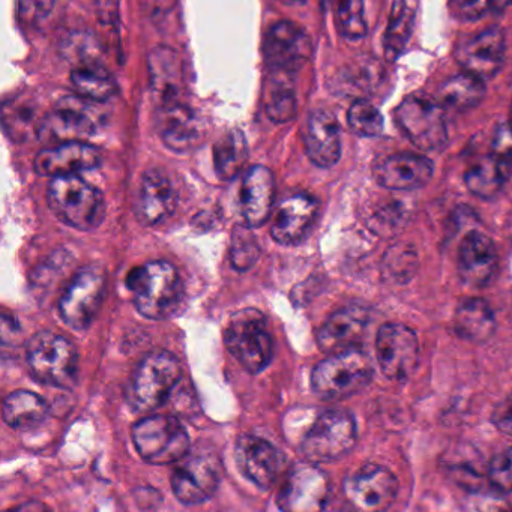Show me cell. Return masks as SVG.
<instances>
[{"label":"cell","mask_w":512,"mask_h":512,"mask_svg":"<svg viewBox=\"0 0 512 512\" xmlns=\"http://www.w3.org/2000/svg\"><path fill=\"white\" fill-rule=\"evenodd\" d=\"M418 0H394L389 14L383 50L389 62L397 61L409 44L415 28Z\"/></svg>","instance_id":"obj_31"},{"label":"cell","mask_w":512,"mask_h":512,"mask_svg":"<svg viewBox=\"0 0 512 512\" xmlns=\"http://www.w3.org/2000/svg\"><path fill=\"white\" fill-rule=\"evenodd\" d=\"M376 353L383 376L403 382L418 367V337L406 325L385 323L377 332Z\"/></svg>","instance_id":"obj_12"},{"label":"cell","mask_w":512,"mask_h":512,"mask_svg":"<svg viewBox=\"0 0 512 512\" xmlns=\"http://www.w3.org/2000/svg\"><path fill=\"white\" fill-rule=\"evenodd\" d=\"M335 23L338 32L346 40H362L367 35L364 0H337Z\"/></svg>","instance_id":"obj_39"},{"label":"cell","mask_w":512,"mask_h":512,"mask_svg":"<svg viewBox=\"0 0 512 512\" xmlns=\"http://www.w3.org/2000/svg\"><path fill=\"white\" fill-rule=\"evenodd\" d=\"M37 110L26 100H11L4 106V128L16 142H26L38 136Z\"/></svg>","instance_id":"obj_37"},{"label":"cell","mask_w":512,"mask_h":512,"mask_svg":"<svg viewBox=\"0 0 512 512\" xmlns=\"http://www.w3.org/2000/svg\"><path fill=\"white\" fill-rule=\"evenodd\" d=\"M499 257L496 245L481 232H470L464 236L458 250V275L472 287H484L497 274Z\"/></svg>","instance_id":"obj_23"},{"label":"cell","mask_w":512,"mask_h":512,"mask_svg":"<svg viewBox=\"0 0 512 512\" xmlns=\"http://www.w3.org/2000/svg\"><path fill=\"white\" fill-rule=\"evenodd\" d=\"M101 164V154L97 148L85 142H68L49 146L35 157L34 169L40 176L79 175L95 169Z\"/></svg>","instance_id":"obj_20"},{"label":"cell","mask_w":512,"mask_h":512,"mask_svg":"<svg viewBox=\"0 0 512 512\" xmlns=\"http://www.w3.org/2000/svg\"><path fill=\"white\" fill-rule=\"evenodd\" d=\"M260 247L257 239L251 233V227L241 226L233 230L232 245H230V262L239 272L248 271L259 259Z\"/></svg>","instance_id":"obj_41"},{"label":"cell","mask_w":512,"mask_h":512,"mask_svg":"<svg viewBox=\"0 0 512 512\" xmlns=\"http://www.w3.org/2000/svg\"><path fill=\"white\" fill-rule=\"evenodd\" d=\"M434 166L422 155H389L374 167V178L380 187L388 190L412 191L425 187L433 178Z\"/></svg>","instance_id":"obj_22"},{"label":"cell","mask_w":512,"mask_h":512,"mask_svg":"<svg viewBox=\"0 0 512 512\" xmlns=\"http://www.w3.org/2000/svg\"><path fill=\"white\" fill-rule=\"evenodd\" d=\"M220 485V464L211 455L184 458L173 470L172 490L184 505H199L214 496Z\"/></svg>","instance_id":"obj_15"},{"label":"cell","mask_w":512,"mask_h":512,"mask_svg":"<svg viewBox=\"0 0 512 512\" xmlns=\"http://www.w3.org/2000/svg\"><path fill=\"white\" fill-rule=\"evenodd\" d=\"M493 424L497 430L512 437V395L497 404L493 412Z\"/></svg>","instance_id":"obj_46"},{"label":"cell","mask_w":512,"mask_h":512,"mask_svg":"<svg viewBox=\"0 0 512 512\" xmlns=\"http://www.w3.org/2000/svg\"><path fill=\"white\" fill-rule=\"evenodd\" d=\"M275 202V179L271 170L254 166L247 170L239 190V214L245 226L257 229L266 224Z\"/></svg>","instance_id":"obj_21"},{"label":"cell","mask_w":512,"mask_h":512,"mask_svg":"<svg viewBox=\"0 0 512 512\" xmlns=\"http://www.w3.org/2000/svg\"><path fill=\"white\" fill-rule=\"evenodd\" d=\"M61 55L73 67L101 62L103 47L94 34L86 31L71 32L61 44Z\"/></svg>","instance_id":"obj_38"},{"label":"cell","mask_w":512,"mask_h":512,"mask_svg":"<svg viewBox=\"0 0 512 512\" xmlns=\"http://www.w3.org/2000/svg\"><path fill=\"white\" fill-rule=\"evenodd\" d=\"M494 158L511 169L512 166V127H502L494 137L493 152Z\"/></svg>","instance_id":"obj_45"},{"label":"cell","mask_w":512,"mask_h":512,"mask_svg":"<svg viewBox=\"0 0 512 512\" xmlns=\"http://www.w3.org/2000/svg\"><path fill=\"white\" fill-rule=\"evenodd\" d=\"M278 2L284 5H298L304 4L305 0H278Z\"/></svg>","instance_id":"obj_48"},{"label":"cell","mask_w":512,"mask_h":512,"mask_svg":"<svg viewBox=\"0 0 512 512\" xmlns=\"http://www.w3.org/2000/svg\"><path fill=\"white\" fill-rule=\"evenodd\" d=\"M496 4V0H449V8L457 19L473 22L481 19Z\"/></svg>","instance_id":"obj_44"},{"label":"cell","mask_w":512,"mask_h":512,"mask_svg":"<svg viewBox=\"0 0 512 512\" xmlns=\"http://www.w3.org/2000/svg\"><path fill=\"white\" fill-rule=\"evenodd\" d=\"M295 74L268 70L265 80V110L275 124H286L296 115Z\"/></svg>","instance_id":"obj_30"},{"label":"cell","mask_w":512,"mask_h":512,"mask_svg":"<svg viewBox=\"0 0 512 512\" xmlns=\"http://www.w3.org/2000/svg\"><path fill=\"white\" fill-rule=\"evenodd\" d=\"M56 0H19L17 19L23 28H35L47 19L55 8Z\"/></svg>","instance_id":"obj_43"},{"label":"cell","mask_w":512,"mask_h":512,"mask_svg":"<svg viewBox=\"0 0 512 512\" xmlns=\"http://www.w3.org/2000/svg\"><path fill=\"white\" fill-rule=\"evenodd\" d=\"M127 287L142 316L166 320L181 307L184 283L178 269L166 260H154L131 269Z\"/></svg>","instance_id":"obj_1"},{"label":"cell","mask_w":512,"mask_h":512,"mask_svg":"<svg viewBox=\"0 0 512 512\" xmlns=\"http://www.w3.org/2000/svg\"><path fill=\"white\" fill-rule=\"evenodd\" d=\"M158 130L164 145L175 152L191 151L203 139L202 125L196 113L181 101L160 106Z\"/></svg>","instance_id":"obj_27"},{"label":"cell","mask_w":512,"mask_h":512,"mask_svg":"<svg viewBox=\"0 0 512 512\" xmlns=\"http://www.w3.org/2000/svg\"><path fill=\"white\" fill-rule=\"evenodd\" d=\"M350 130L361 137H377L383 131V116L370 101L356 100L347 113Z\"/></svg>","instance_id":"obj_40"},{"label":"cell","mask_w":512,"mask_h":512,"mask_svg":"<svg viewBox=\"0 0 512 512\" xmlns=\"http://www.w3.org/2000/svg\"><path fill=\"white\" fill-rule=\"evenodd\" d=\"M131 434L137 452L149 464L166 466L178 463L190 451L187 430L173 416H148L134 425Z\"/></svg>","instance_id":"obj_8"},{"label":"cell","mask_w":512,"mask_h":512,"mask_svg":"<svg viewBox=\"0 0 512 512\" xmlns=\"http://www.w3.org/2000/svg\"><path fill=\"white\" fill-rule=\"evenodd\" d=\"M349 499L364 511H385L397 499L398 481L391 470L365 464L346 481Z\"/></svg>","instance_id":"obj_16"},{"label":"cell","mask_w":512,"mask_h":512,"mask_svg":"<svg viewBox=\"0 0 512 512\" xmlns=\"http://www.w3.org/2000/svg\"><path fill=\"white\" fill-rule=\"evenodd\" d=\"M106 286V274L98 266L77 271L59 301L62 320L76 331L88 329L100 310Z\"/></svg>","instance_id":"obj_11"},{"label":"cell","mask_w":512,"mask_h":512,"mask_svg":"<svg viewBox=\"0 0 512 512\" xmlns=\"http://www.w3.org/2000/svg\"><path fill=\"white\" fill-rule=\"evenodd\" d=\"M509 170H511L509 167L490 155L470 167L464 179H466L467 188L475 196L491 199L502 190L503 184L508 179Z\"/></svg>","instance_id":"obj_36"},{"label":"cell","mask_w":512,"mask_h":512,"mask_svg":"<svg viewBox=\"0 0 512 512\" xmlns=\"http://www.w3.org/2000/svg\"><path fill=\"white\" fill-rule=\"evenodd\" d=\"M329 496V481L325 472L314 463L293 467L278 493V506L284 511H320Z\"/></svg>","instance_id":"obj_14"},{"label":"cell","mask_w":512,"mask_h":512,"mask_svg":"<svg viewBox=\"0 0 512 512\" xmlns=\"http://www.w3.org/2000/svg\"><path fill=\"white\" fill-rule=\"evenodd\" d=\"M176 205L178 196L169 176L163 170H148L142 176L134 200L137 220L143 226H157L175 212Z\"/></svg>","instance_id":"obj_19"},{"label":"cell","mask_w":512,"mask_h":512,"mask_svg":"<svg viewBox=\"0 0 512 512\" xmlns=\"http://www.w3.org/2000/svg\"><path fill=\"white\" fill-rule=\"evenodd\" d=\"M313 55V44L307 32L289 20L275 23L266 32L263 56L268 70L296 74Z\"/></svg>","instance_id":"obj_13"},{"label":"cell","mask_w":512,"mask_h":512,"mask_svg":"<svg viewBox=\"0 0 512 512\" xmlns=\"http://www.w3.org/2000/svg\"><path fill=\"white\" fill-rule=\"evenodd\" d=\"M248 146L241 131H230L214 146L215 172L223 181H232L244 170Z\"/></svg>","instance_id":"obj_35"},{"label":"cell","mask_w":512,"mask_h":512,"mask_svg":"<svg viewBox=\"0 0 512 512\" xmlns=\"http://www.w3.org/2000/svg\"><path fill=\"white\" fill-rule=\"evenodd\" d=\"M181 376V362L173 353L152 350L131 374L128 397L134 409L152 412L163 406Z\"/></svg>","instance_id":"obj_4"},{"label":"cell","mask_w":512,"mask_h":512,"mask_svg":"<svg viewBox=\"0 0 512 512\" xmlns=\"http://www.w3.org/2000/svg\"><path fill=\"white\" fill-rule=\"evenodd\" d=\"M488 481L491 487L500 493L512 491V446L497 454L488 469Z\"/></svg>","instance_id":"obj_42"},{"label":"cell","mask_w":512,"mask_h":512,"mask_svg":"<svg viewBox=\"0 0 512 512\" xmlns=\"http://www.w3.org/2000/svg\"><path fill=\"white\" fill-rule=\"evenodd\" d=\"M70 80L79 97L95 103H104L118 92V83L103 62L73 67Z\"/></svg>","instance_id":"obj_33"},{"label":"cell","mask_w":512,"mask_h":512,"mask_svg":"<svg viewBox=\"0 0 512 512\" xmlns=\"http://www.w3.org/2000/svg\"><path fill=\"white\" fill-rule=\"evenodd\" d=\"M47 200L62 223L80 232L98 229L106 217L103 193L77 175L53 178Z\"/></svg>","instance_id":"obj_2"},{"label":"cell","mask_w":512,"mask_h":512,"mask_svg":"<svg viewBox=\"0 0 512 512\" xmlns=\"http://www.w3.org/2000/svg\"><path fill=\"white\" fill-rule=\"evenodd\" d=\"M455 59L466 73L482 80L493 79L505 59V34L493 26L461 43L455 50Z\"/></svg>","instance_id":"obj_18"},{"label":"cell","mask_w":512,"mask_h":512,"mask_svg":"<svg viewBox=\"0 0 512 512\" xmlns=\"http://www.w3.org/2000/svg\"><path fill=\"white\" fill-rule=\"evenodd\" d=\"M305 152L314 166L331 169L340 161V124L331 112L314 110L305 125Z\"/></svg>","instance_id":"obj_25"},{"label":"cell","mask_w":512,"mask_h":512,"mask_svg":"<svg viewBox=\"0 0 512 512\" xmlns=\"http://www.w3.org/2000/svg\"><path fill=\"white\" fill-rule=\"evenodd\" d=\"M356 443V422L349 412L328 410L311 425L301 443L310 463H328L344 457Z\"/></svg>","instance_id":"obj_10"},{"label":"cell","mask_w":512,"mask_h":512,"mask_svg":"<svg viewBox=\"0 0 512 512\" xmlns=\"http://www.w3.org/2000/svg\"><path fill=\"white\" fill-rule=\"evenodd\" d=\"M95 101L82 97H64L38 125V139L49 146L85 142L100 130L101 116Z\"/></svg>","instance_id":"obj_7"},{"label":"cell","mask_w":512,"mask_h":512,"mask_svg":"<svg viewBox=\"0 0 512 512\" xmlns=\"http://www.w3.org/2000/svg\"><path fill=\"white\" fill-rule=\"evenodd\" d=\"M394 118L404 136L421 151H440L448 145L445 112L430 95H410L397 107Z\"/></svg>","instance_id":"obj_9"},{"label":"cell","mask_w":512,"mask_h":512,"mask_svg":"<svg viewBox=\"0 0 512 512\" xmlns=\"http://www.w3.org/2000/svg\"><path fill=\"white\" fill-rule=\"evenodd\" d=\"M509 119H511V124H509V125H511V127H512V106H511V113H509Z\"/></svg>","instance_id":"obj_49"},{"label":"cell","mask_w":512,"mask_h":512,"mask_svg":"<svg viewBox=\"0 0 512 512\" xmlns=\"http://www.w3.org/2000/svg\"><path fill=\"white\" fill-rule=\"evenodd\" d=\"M484 82L485 80L464 71L443 83L439 91V101L443 106L454 110L472 109L484 100L487 92Z\"/></svg>","instance_id":"obj_34"},{"label":"cell","mask_w":512,"mask_h":512,"mask_svg":"<svg viewBox=\"0 0 512 512\" xmlns=\"http://www.w3.org/2000/svg\"><path fill=\"white\" fill-rule=\"evenodd\" d=\"M26 358L38 382L64 389L76 385L79 355L68 338L55 332H40L29 340Z\"/></svg>","instance_id":"obj_5"},{"label":"cell","mask_w":512,"mask_h":512,"mask_svg":"<svg viewBox=\"0 0 512 512\" xmlns=\"http://www.w3.org/2000/svg\"><path fill=\"white\" fill-rule=\"evenodd\" d=\"M224 340L229 352L250 373H260L271 364L274 341L266 328V317L256 308L233 314Z\"/></svg>","instance_id":"obj_6"},{"label":"cell","mask_w":512,"mask_h":512,"mask_svg":"<svg viewBox=\"0 0 512 512\" xmlns=\"http://www.w3.org/2000/svg\"><path fill=\"white\" fill-rule=\"evenodd\" d=\"M49 415V406L40 395L31 391H16L8 395L2 406L5 424L26 431L43 424Z\"/></svg>","instance_id":"obj_32"},{"label":"cell","mask_w":512,"mask_h":512,"mask_svg":"<svg viewBox=\"0 0 512 512\" xmlns=\"http://www.w3.org/2000/svg\"><path fill=\"white\" fill-rule=\"evenodd\" d=\"M370 322L367 308L359 305L335 311L317 332V343L326 353L353 349L361 343Z\"/></svg>","instance_id":"obj_24"},{"label":"cell","mask_w":512,"mask_h":512,"mask_svg":"<svg viewBox=\"0 0 512 512\" xmlns=\"http://www.w3.org/2000/svg\"><path fill=\"white\" fill-rule=\"evenodd\" d=\"M236 464L245 478L262 490H269L277 482L284 466V457L268 440L245 434L236 442Z\"/></svg>","instance_id":"obj_17"},{"label":"cell","mask_w":512,"mask_h":512,"mask_svg":"<svg viewBox=\"0 0 512 512\" xmlns=\"http://www.w3.org/2000/svg\"><path fill=\"white\" fill-rule=\"evenodd\" d=\"M319 212V203L308 194H293L280 203L271 227L278 244L296 245L308 235Z\"/></svg>","instance_id":"obj_26"},{"label":"cell","mask_w":512,"mask_h":512,"mask_svg":"<svg viewBox=\"0 0 512 512\" xmlns=\"http://www.w3.org/2000/svg\"><path fill=\"white\" fill-rule=\"evenodd\" d=\"M149 80L160 106L176 103L184 89V67L175 50L167 46L155 47L148 55Z\"/></svg>","instance_id":"obj_28"},{"label":"cell","mask_w":512,"mask_h":512,"mask_svg":"<svg viewBox=\"0 0 512 512\" xmlns=\"http://www.w3.org/2000/svg\"><path fill=\"white\" fill-rule=\"evenodd\" d=\"M454 329L458 337L470 343L490 340L496 331V319L490 305L481 298L464 299L455 311Z\"/></svg>","instance_id":"obj_29"},{"label":"cell","mask_w":512,"mask_h":512,"mask_svg":"<svg viewBox=\"0 0 512 512\" xmlns=\"http://www.w3.org/2000/svg\"><path fill=\"white\" fill-rule=\"evenodd\" d=\"M175 4V0H155L154 2V5H155V8H157V11L158 10H167V8H169L170 10V7H172V5Z\"/></svg>","instance_id":"obj_47"},{"label":"cell","mask_w":512,"mask_h":512,"mask_svg":"<svg viewBox=\"0 0 512 512\" xmlns=\"http://www.w3.org/2000/svg\"><path fill=\"white\" fill-rule=\"evenodd\" d=\"M373 379V364L364 350H341L331 353L314 367L311 389L326 401L344 400L365 388Z\"/></svg>","instance_id":"obj_3"}]
</instances>
